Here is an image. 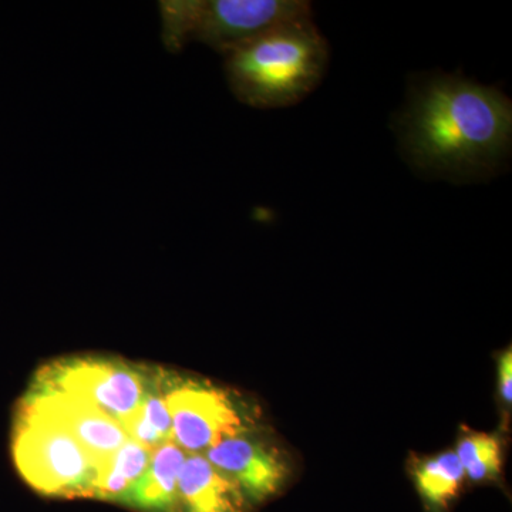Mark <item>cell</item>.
I'll return each instance as SVG.
<instances>
[{"mask_svg":"<svg viewBox=\"0 0 512 512\" xmlns=\"http://www.w3.org/2000/svg\"><path fill=\"white\" fill-rule=\"evenodd\" d=\"M394 128L417 170L456 183L484 181L510 157L512 104L495 87L430 74L412 84Z\"/></svg>","mask_w":512,"mask_h":512,"instance_id":"obj_1","label":"cell"},{"mask_svg":"<svg viewBox=\"0 0 512 512\" xmlns=\"http://www.w3.org/2000/svg\"><path fill=\"white\" fill-rule=\"evenodd\" d=\"M329 45L312 19L296 20L225 55L229 89L255 109L301 103L325 77Z\"/></svg>","mask_w":512,"mask_h":512,"instance_id":"obj_2","label":"cell"},{"mask_svg":"<svg viewBox=\"0 0 512 512\" xmlns=\"http://www.w3.org/2000/svg\"><path fill=\"white\" fill-rule=\"evenodd\" d=\"M16 470L37 493L93 497L97 466L55 421L19 404L12 431Z\"/></svg>","mask_w":512,"mask_h":512,"instance_id":"obj_3","label":"cell"},{"mask_svg":"<svg viewBox=\"0 0 512 512\" xmlns=\"http://www.w3.org/2000/svg\"><path fill=\"white\" fill-rule=\"evenodd\" d=\"M173 423V441L191 454L207 453L228 437L249 431L251 417L232 394L200 380H160Z\"/></svg>","mask_w":512,"mask_h":512,"instance_id":"obj_4","label":"cell"},{"mask_svg":"<svg viewBox=\"0 0 512 512\" xmlns=\"http://www.w3.org/2000/svg\"><path fill=\"white\" fill-rule=\"evenodd\" d=\"M303 19H312L311 3L303 0H194L191 42L204 43L225 56Z\"/></svg>","mask_w":512,"mask_h":512,"instance_id":"obj_5","label":"cell"},{"mask_svg":"<svg viewBox=\"0 0 512 512\" xmlns=\"http://www.w3.org/2000/svg\"><path fill=\"white\" fill-rule=\"evenodd\" d=\"M33 384L79 397L121 424L143 403L148 380L119 360L72 359L40 370Z\"/></svg>","mask_w":512,"mask_h":512,"instance_id":"obj_6","label":"cell"},{"mask_svg":"<svg viewBox=\"0 0 512 512\" xmlns=\"http://www.w3.org/2000/svg\"><path fill=\"white\" fill-rule=\"evenodd\" d=\"M22 406L55 421L99 466L128 440L119 421L72 394L32 384Z\"/></svg>","mask_w":512,"mask_h":512,"instance_id":"obj_7","label":"cell"},{"mask_svg":"<svg viewBox=\"0 0 512 512\" xmlns=\"http://www.w3.org/2000/svg\"><path fill=\"white\" fill-rule=\"evenodd\" d=\"M204 456L252 503H261L278 493L289 474L279 451L252 437L249 431L220 441Z\"/></svg>","mask_w":512,"mask_h":512,"instance_id":"obj_8","label":"cell"},{"mask_svg":"<svg viewBox=\"0 0 512 512\" xmlns=\"http://www.w3.org/2000/svg\"><path fill=\"white\" fill-rule=\"evenodd\" d=\"M244 495L204 454H190L178 476L174 512H245Z\"/></svg>","mask_w":512,"mask_h":512,"instance_id":"obj_9","label":"cell"},{"mask_svg":"<svg viewBox=\"0 0 512 512\" xmlns=\"http://www.w3.org/2000/svg\"><path fill=\"white\" fill-rule=\"evenodd\" d=\"M187 453L168 441L151 454L146 473L121 498L120 503L148 512H174L178 476Z\"/></svg>","mask_w":512,"mask_h":512,"instance_id":"obj_10","label":"cell"},{"mask_svg":"<svg viewBox=\"0 0 512 512\" xmlns=\"http://www.w3.org/2000/svg\"><path fill=\"white\" fill-rule=\"evenodd\" d=\"M153 451L128 439L113 454L97 466L93 498L121 501L131 485L146 473Z\"/></svg>","mask_w":512,"mask_h":512,"instance_id":"obj_11","label":"cell"},{"mask_svg":"<svg viewBox=\"0 0 512 512\" xmlns=\"http://www.w3.org/2000/svg\"><path fill=\"white\" fill-rule=\"evenodd\" d=\"M464 468L454 451L427 458L414 468L417 491L427 507L444 510L460 491Z\"/></svg>","mask_w":512,"mask_h":512,"instance_id":"obj_12","label":"cell"},{"mask_svg":"<svg viewBox=\"0 0 512 512\" xmlns=\"http://www.w3.org/2000/svg\"><path fill=\"white\" fill-rule=\"evenodd\" d=\"M458 460L474 481L497 480L503 467V450L497 437L467 431L457 444Z\"/></svg>","mask_w":512,"mask_h":512,"instance_id":"obj_13","label":"cell"},{"mask_svg":"<svg viewBox=\"0 0 512 512\" xmlns=\"http://www.w3.org/2000/svg\"><path fill=\"white\" fill-rule=\"evenodd\" d=\"M158 9L164 46L168 52H181L191 42L194 0H164Z\"/></svg>","mask_w":512,"mask_h":512,"instance_id":"obj_14","label":"cell"},{"mask_svg":"<svg viewBox=\"0 0 512 512\" xmlns=\"http://www.w3.org/2000/svg\"><path fill=\"white\" fill-rule=\"evenodd\" d=\"M121 426L126 431L128 439L136 441V443L148 448V450L154 451L156 448L163 446L164 443H168L154 429L153 424L148 421L146 413H144L143 403L140 404L136 412L121 423Z\"/></svg>","mask_w":512,"mask_h":512,"instance_id":"obj_15","label":"cell"},{"mask_svg":"<svg viewBox=\"0 0 512 512\" xmlns=\"http://www.w3.org/2000/svg\"><path fill=\"white\" fill-rule=\"evenodd\" d=\"M143 407L144 413H146L148 421L153 424L154 429H156L165 440L173 441V423H171L167 404H165L163 394L158 396L156 392H151V382H148Z\"/></svg>","mask_w":512,"mask_h":512,"instance_id":"obj_16","label":"cell"},{"mask_svg":"<svg viewBox=\"0 0 512 512\" xmlns=\"http://www.w3.org/2000/svg\"><path fill=\"white\" fill-rule=\"evenodd\" d=\"M498 379H500V392L503 402L511 406L512 402V352L505 350L498 363Z\"/></svg>","mask_w":512,"mask_h":512,"instance_id":"obj_17","label":"cell"}]
</instances>
